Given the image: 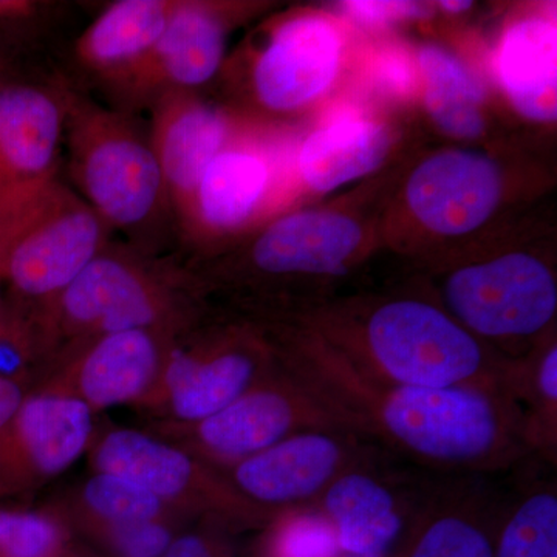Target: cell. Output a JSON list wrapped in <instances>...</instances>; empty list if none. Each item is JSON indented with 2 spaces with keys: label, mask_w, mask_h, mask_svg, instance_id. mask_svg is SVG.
<instances>
[{
  "label": "cell",
  "mask_w": 557,
  "mask_h": 557,
  "mask_svg": "<svg viewBox=\"0 0 557 557\" xmlns=\"http://www.w3.org/2000/svg\"><path fill=\"white\" fill-rule=\"evenodd\" d=\"M278 362L335 410L348 431L449 475H491L531 456L525 417L507 388L394 386L369 379L302 324Z\"/></svg>",
  "instance_id": "cell-1"
},
{
  "label": "cell",
  "mask_w": 557,
  "mask_h": 557,
  "mask_svg": "<svg viewBox=\"0 0 557 557\" xmlns=\"http://www.w3.org/2000/svg\"><path fill=\"white\" fill-rule=\"evenodd\" d=\"M299 324L362 375L394 386L507 388L509 361L432 300L383 298L313 307Z\"/></svg>",
  "instance_id": "cell-2"
},
{
  "label": "cell",
  "mask_w": 557,
  "mask_h": 557,
  "mask_svg": "<svg viewBox=\"0 0 557 557\" xmlns=\"http://www.w3.org/2000/svg\"><path fill=\"white\" fill-rule=\"evenodd\" d=\"M102 240L104 222L57 175L0 188V277L22 295H60Z\"/></svg>",
  "instance_id": "cell-3"
},
{
  "label": "cell",
  "mask_w": 557,
  "mask_h": 557,
  "mask_svg": "<svg viewBox=\"0 0 557 557\" xmlns=\"http://www.w3.org/2000/svg\"><path fill=\"white\" fill-rule=\"evenodd\" d=\"M440 298V306L480 343L519 359L552 335L557 278L539 256L511 251L446 271Z\"/></svg>",
  "instance_id": "cell-4"
},
{
  "label": "cell",
  "mask_w": 557,
  "mask_h": 557,
  "mask_svg": "<svg viewBox=\"0 0 557 557\" xmlns=\"http://www.w3.org/2000/svg\"><path fill=\"white\" fill-rule=\"evenodd\" d=\"M69 116L72 172L83 199L110 225L146 222L166 193L152 146L104 110L73 106Z\"/></svg>",
  "instance_id": "cell-5"
},
{
  "label": "cell",
  "mask_w": 557,
  "mask_h": 557,
  "mask_svg": "<svg viewBox=\"0 0 557 557\" xmlns=\"http://www.w3.org/2000/svg\"><path fill=\"white\" fill-rule=\"evenodd\" d=\"M440 482L391 471L376 456L344 472L310 509L332 528L339 552L384 557L408 541Z\"/></svg>",
  "instance_id": "cell-6"
},
{
  "label": "cell",
  "mask_w": 557,
  "mask_h": 557,
  "mask_svg": "<svg viewBox=\"0 0 557 557\" xmlns=\"http://www.w3.org/2000/svg\"><path fill=\"white\" fill-rule=\"evenodd\" d=\"M381 450L355 432L309 429L231 467V486L259 508L310 509L344 472Z\"/></svg>",
  "instance_id": "cell-7"
},
{
  "label": "cell",
  "mask_w": 557,
  "mask_h": 557,
  "mask_svg": "<svg viewBox=\"0 0 557 557\" xmlns=\"http://www.w3.org/2000/svg\"><path fill=\"white\" fill-rule=\"evenodd\" d=\"M278 368L226 408L194 424L197 442L209 457L234 467L298 432L348 431L324 399L281 362Z\"/></svg>",
  "instance_id": "cell-8"
},
{
  "label": "cell",
  "mask_w": 557,
  "mask_h": 557,
  "mask_svg": "<svg viewBox=\"0 0 557 557\" xmlns=\"http://www.w3.org/2000/svg\"><path fill=\"white\" fill-rule=\"evenodd\" d=\"M500 166L472 150H443L418 164L406 185V203L424 230L467 236L496 214L504 197Z\"/></svg>",
  "instance_id": "cell-9"
},
{
  "label": "cell",
  "mask_w": 557,
  "mask_h": 557,
  "mask_svg": "<svg viewBox=\"0 0 557 557\" xmlns=\"http://www.w3.org/2000/svg\"><path fill=\"white\" fill-rule=\"evenodd\" d=\"M508 500L486 475L442 480L399 557H494Z\"/></svg>",
  "instance_id": "cell-10"
},
{
  "label": "cell",
  "mask_w": 557,
  "mask_h": 557,
  "mask_svg": "<svg viewBox=\"0 0 557 557\" xmlns=\"http://www.w3.org/2000/svg\"><path fill=\"white\" fill-rule=\"evenodd\" d=\"M94 431L91 408L81 397L40 394L25 397L0 434V491L16 483L24 469L57 475L86 450Z\"/></svg>",
  "instance_id": "cell-11"
},
{
  "label": "cell",
  "mask_w": 557,
  "mask_h": 557,
  "mask_svg": "<svg viewBox=\"0 0 557 557\" xmlns=\"http://www.w3.org/2000/svg\"><path fill=\"white\" fill-rule=\"evenodd\" d=\"M339 61V35L327 20H289L274 32L256 61V95L271 110L302 108L329 89Z\"/></svg>",
  "instance_id": "cell-12"
},
{
  "label": "cell",
  "mask_w": 557,
  "mask_h": 557,
  "mask_svg": "<svg viewBox=\"0 0 557 557\" xmlns=\"http://www.w3.org/2000/svg\"><path fill=\"white\" fill-rule=\"evenodd\" d=\"M362 239V226L343 212H296L260 234L251 248V262L271 276H341L361 249Z\"/></svg>",
  "instance_id": "cell-13"
},
{
  "label": "cell",
  "mask_w": 557,
  "mask_h": 557,
  "mask_svg": "<svg viewBox=\"0 0 557 557\" xmlns=\"http://www.w3.org/2000/svg\"><path fill=\"white\" fill-rule=\"evenodd\" d=\"M270 372L269 350L247 336L222 341L205 354L175 351L166 369L171 408L180 420L199 423Z\"/></svg>",
  "instance_id": "cell-14"
},
{
  "label": "cell",
  "mask_w": 557,
  "mask_h": 557,
  "mask_svg": "<svg viewBox=\"0 0 557 557\" xmlns=\"http://www.w3.org/2000/svg\"><path fill=\"white\" fill-rule=\"evenodd\" d=\"M228 137L230 121L219 109L177 90L161 98L150 146L168 193L186 214L193 207L201 175L225 149Z\"/></svg>",
  "instance_id": "cell-15"
},
{
  "label": "cell",
  "mask_w": 557,
  "mask_h": 557,
  "mask_svg": "<svg viewBox=\"0 0 557 557\" xmlns=\"http://www.w3.org/2000/svg\"><path fill=\"white\" fill-rule=\"evenodd\" d=\"M60 306L70 324L101 336L148 330L160 314L159 299L139 271L101 252L62 289Z\"/></svg>",
  "instance_id": "cell-16"
},
{
  "label": "cell",
  "mask_w": 557,
  "mask_h": 557,
  "mask_svg": "<svg viewBox=\"0 0 557 557\" xmlns=\"http://www.w3.org/2000/svg\"><path fill=\"white\" fill-rule=\"evenodd\" d=\"M225 35V25L214 10L201 3L175 2L159 42L127 70V76L137 86L164 83L177 91L201 86L222 64Z\"/></svg>",
  "instance_id": "cell-17"
},
{
  "label": "cell",
  "mask_w": 557,
  "mask_h": 557,
  "mask_svg": "<svg viewBox=\"0 0 557 557\" xmlns=\"http://www.w3.org/2000/svg\"><path fill=\"white\" fill-rule=\"evenodd\" d=\"M65 109L46 91L0 87V168L9 183L54 175Z\"/></svg>",
  "instance_id": "cell-18"
},
{
  "label": "cell",
  "mask_w": 557,
  "mask_h": 557,
  "mask_svg": "<svg viewBox=\"0 0 557 557\" xmlns=\"http://www.w3.org/2000/svg\"><path fill=\"white\" fill-rule=\"evenodd\" d=\"M556 25L545 17L516 22L500 40L498 81L511 104L528 120H556Z\"/></svg>",
  "instance_id": "cell-19"
},
{
  "label": "cell",
  "mask_w": 557,
  "mask_h": 557,
  "mask_svg": "<svg viewBox=\"0 0 557 557\" xmlns=\"http://www.w3.org/2000/svg\"><path fill=\"white\" fill-rule=\"evenodd\" d=\"M391 146V131L383 124L344 116L306 139L299 156L300 174L311 189L330 193L375 171Z\"/></svg>",
  "instance_id": "cell-20"
},
{
  "label": "cell",
  "mask_w": 557,
  "mask_h": 557,
  "mask_svg": "<svg viewBox=\"0 0 557 557\" xmlns=\"http://www.w3.org/2000/svg\"><path fill=\"white\" fill-rule=\"evenodd\" d=\"M159 362V347L148 330L102 335L81 362V398L90 408L134 401L148 391Z\"/></svg>",
  "instance_id": "cell-21"
},
{
  "label": "cell",
  "mask_w": 557,
  "mask_h": 557,
  "mask_svg": "<svg viewBox=\"0 0 557 557\" xmlns=\"http://www.w3.org/2000/svg\"><path fill=\"white\" fill-rule=\"evenodd\" d=\"M95 461L98 472L129 480L161 500L182 496L197 483L218 482L201 478L188 454L134 429L109 432L98 446Z\"/></svg>",
  "instance_id": "cell-22"
},
{
  "label": "cell",
  "mask_w": 557,
  "mask_h": 557,
  "mask_svg": "<svg viewBox=\"0 0 557 557\" xmlns=\"http://www.w3.org/2000/svg\"><path fill=\"white\" fill-rule=\"evenodd\" d=\"M174 7L175 2L168 0L113 3L81 36V60L90 67L126 73L159 42Z\"/></svg>",
  "instance_id": "cell-23"
},
{
  "label": "cell",
  "mask_w": 557,
  "mask_h": 557,
  "mask_svg": "<svg viewBox=\"0 0 557 557\" xmlns=\"http://www.w3.org/2000/svg\"><path fill=\"white\" fill-rule=\"evenodd\" d=\"M269 182L270 168L262 156L223 149L201 175L189 215L211 230L239 228L258 208Z\"/></svg>",
  "instance_id": "cell-24"
},
{
  "label": "cell",
  "mask_w": 557,
  "mask_h": 557,
  "mask_svg": "<svg viewBox=\"0 0 557 557\" xmlns=\"http://www.w3.org/2000/svg\"><path fill=\"white\" fill-rule=\"evenodd\" d=\"M418 64L424 81V102L435 126L453 138H479L485 132V91L471 70L432 44L420 50Z\"/></svg>",
  "instance_id": "cell-25"
},
{
  "label": "cell",
  "mask_w": 557,
  "mask_h": 557,
  "mask_svg": "<svg viewBox=\"0 0 557 557\" xmlns=\"http://www.w3.org/2000/svg\"><path fill=\"white\" fill-rule=\"evenodd\" d=\"M507 387L525 417L531 456L556 467L557 344L547 336L530 354L509 361Z\"/></svg>",
  "instance_id": "cell-26"
},
{
  "label": "cell",
  "mask_w": 557,
  "mask_h": 557,
  "mask_svg": "<svg viewBox=\"0 0 557 557\" xmlns=\"http://www.w3.org/2000/svg\"><path fill=\"white\" fill-rule=\"evenodd\" d=\"M512 491L494 557H557L556 480H523Z\"/></svg>",
  "instance_id": "cell-27"
},
{
  "label": "cell",
  "mask_w": 557,
  "mask_h": 557,
  "mask_svg": "<svg viewBox=\"0 0 557 557\" xmlns=\"http://www.w3.org/2000/svg\"><path fill=\"white\" fill-rule=\"evenodd\" d=\"M84 500L91 511L115 525L156 520L161 498L119 475L98 472L84 487Z\"/></svg>",
  "instance_id": "cell-28"
},
{
  "label": "cell",
  "mask_w": 557,
  "mask_h": 557,
  "mask_svg": "<svg viewBox=\"0 0 557 557\" xmlns=\"http://www.w3.org/2000/svg\"><path fill=\"white\" fill-rule=\"evenodd\" d=\"M57 542V527L46 516L0 509V557H47Z\"/></svg>",
  "instance_id": "cell-29"
},
{
  "label": "cell",
  "mask_w": 557,
  "mask_h": 557,
  "mask_svg": "<svg viewBox=\"0 0 557 557\" xmlns=\"http://www.w3.org/2000/svg\"><path fill=\"white\" fill-rule=\"evenodd\" d=\"M332 528L311 509L293 515L277 534V557H338Z\"/></svg>",
  "instance_id": "cell-30"
},
{
  "label": "cell",
  "mask_w": 557,
  "mask_h": 557,
  "mask_svg": "<svg viewBox=\"0 0 557 557\" xmlns=\"http://www.w3.org/2000/svg\"><path fill=\"white\" fill-rule=\"evenodd\" d=\"M171 544L170 531L156 520L115 525V545L124 557H163Z\"/></svg>",
  "instance_id": "cell-31"
},
{
  "label": "cell",
  "mask_w": 557,
  "mask_h": 557,
  "mask_svg": "<svg viewBox=\"0 0 557 557\" xmlns=\"http://www.w3.org/2000/svg\"><path fill=\"white\" fill-rule=\"evenodd\" d=\"M343 9L366 24L426 17L429 11L413 2H344Z\"/></svg>",
  "instance_id": "cell-32"
},
{
  "label": "cell",
  "mask_w": 557,
  "mask_h": 557,
  "mask_svg": "<svg viewBox=\"0 0 557 557\" xmlns=\"http://www.w3.org/2000/svg\"><path fill=\"white\" fill-rule=\"evenodd\" d=\"M28 346L17 325L0 322V379L20 383L27 370Z\"/></svg>",
  "instance_id": "cell-33"
},
{
  "label": "cell",
  "mask_w": 557,
  "mask_h": 557,
  "mask_svg": "<svg viewBox=\"0 0 557 557\" xmlns=\"http://www.w3.org/2000/svg\"><path fill=\"white\" fill-rule=\"evenodd\" d=\"M376 76L384 87L398 95L412 94L416 89L417 76L412 64L405 54L387 51L376 62Z\"/></svg>",
  "instance_id": "cell-34"
},
{
  "label": "cell",
  "mask_w": 557,
  "mask_h": 557,
  "mask_svg": "<svg viewBox=\"0 0 557 557\" xmlns=\"http://www.w3.org/2000/svg\"><path fill=\"white\" fill-rule=\"evenodd\" d=\"M24 398L20 383L0 379V434L10 426Z\"/></svg>",
  "instance_id": "cell-35"
},
{
  "label": "cell",
  "mask_w": 557,
  "mask_h": 557,
  "mask_svg": "<svg viewBox=\"0 0 557 557\" xmlns=\"http://www.w3.org/2000/svg\"><path fill=\"white\" fill-rule=\"evenodd\" d=\"M164 557H215L207 542L199 536H183L172 542Z\"/></svg>",
  "instance_id": "cell-36"
},
{
  "label": "cell",
  "mask_w": 557,
  "mask_h": 557,
  "mask_svg": "<svg viewBox=\"0 0 557 557\" xmlns=\"http://www.w3.org/2000/svg\"><path fill=\"white\" fill-rule=\"evenodd\" d=\"M472 5V2H440V7L443 10L450 11V13H461V11L468 10Z\"/></svg>",
  "instance_id": "cell-37"
},
{
  "label": "cell",
  "mask_w": 557,
  "mask_h": 557,
  "mask_svg": "<svg viewBox=\"0 0 557 557\" xmlns=\"http://www.w3.org/2000/svg\"><path fill=\"white\" fill-rule=\"evenodd\" d=\"M7 183H9V180H7L5 174H3L2 168H0V188H2V186H5Z\"/></svg>",
  "instance_id": "cell-38"
},
{
  "label": "cell",
  "mask_w": 557,
  "mask_h": 557,
  "mask_svg": "<svg viewBox=\"0 0 557 557\" xmlns=\"http://www.w3.org/2000/svg\"><path fill=\"white\" fill-rule=\"evenodd\" d=\"M347 557H366V556H347Z\"/></svg>",
  "instance_id": "cell-39"
}]
</instances>
